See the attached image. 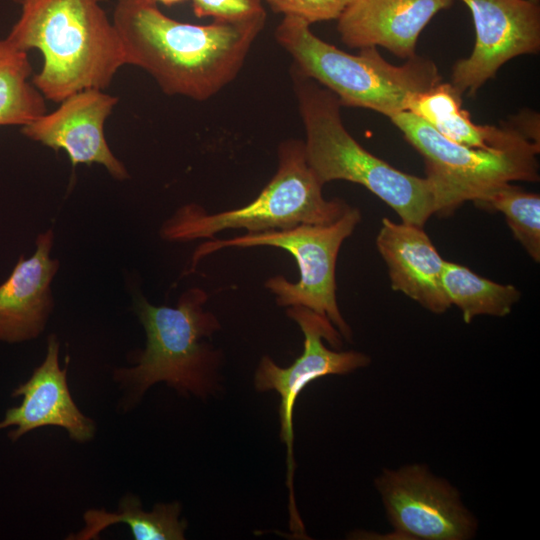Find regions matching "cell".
<instances>
[{
	"mask_svg": "<svg viewBox=\"0 0 540 540\" xmlns=\"http://www.w3.org/2000/svg\"><path fill=\"white\" fill-rule=\"evenodd\" d=\"M265 18L197 25L145 0H116L112 21L126 65L146 71L167 95L205 101L240 72Z\"/></svg>",
	"mask_w": 540,
	"mask_h": 540,
	"instance_id": "obj_1",
	"label": "cell"
},
{
	"mask_svg": "<svg viewBox=\"0 0 540 540\" xmlns=\"http://www.w3.org/2000/svg\"><path fill=\"white\" fill-rule=\"evenodd\" d=\"M104 0H25L6 39L20 50L37 49L41 70L32 83L60 103L85 89H106L124 65L119 33Z\"/></svg>",
	"mask_w": 540,
	"mask_h": 540,
	"instance_id": "obj_2",
	"label": "cell"
},
{
	"mask_svg": "<svg viewBox=\"0 0 540 540\" xmlns=\"http://www.w3.org/2000/svg\"><path fill=\"white\" fill-rule=\"evenodd\" d=\"M207 300L208 294L199 287L183 292L176 307L154 306L142 296L137 298L135 312L146 333V346L134 354V366L113 373L125 394L124 408L139 402L159 382L201 399L220 390L223 353L205 338L219 331L221 324L204 308Z\"/></svg>",
	"mask_w": 540,
	"mask_h": 540,
	"instance_id": "obj_3",
	"label": "cell"
},
{
	"mask_svg": "<svg viewBox=\"0 0 540 540\" xmlns=\"http://www.w3.org/2000/svg\"><path fill=\"white\" fill-rule=\"evenodd\" d=\"M305 128L306 159L324 185L334 180L360 184L391 207L402 222L424 227L438 213V194L428 177L394 168L362 147L345 128L337 97L292 68Z\"/></svg>",
	"mask_w": 540,
	"mask_h": 540,
	"instance_id": "obj_4",
	"label": "cell"
},
{
	"mask_svg": "<svg viewBox=\"0 0 540 540\" xmlns=\"http://www.w3.org/2000/svg\"><path fill=\"white\" fill-rule=\"evenodd\" d=\"M275 38L294 68L332 92L341 106L370 109L387 117L406 111L409 100L439 82L436 65L414 56L400 66L387 62L376 47L349 54L323 41L302 19L284 16Z\"/></svg>",
	"mask_w": 540,
	"mask_h": 540,
	"instance_id": "obj_5",
	"label": "cell"
},
{
	"mask_svg": "<svg viewBox=\"0 0 540 540\" xmlns=\"http://www.w3.org/2000/svg\"><path fill=\"white\" fill-rule=\"evenodd\" d=\"M322 188L307 162L303 141L288 139L278 147L274 176L253 201L215 213L198 204L183 205L163 222L159 233L166 241L190 242L212 239L228 229L256 233L300 224H329L350 205L340 198L325 199Z\"/></svg>",
	"mask_w": 540,
	"mask_h": 540,
	"instance_id": "obj_6",
	"label": "cell"
},
{
	"mask_svg": "<svg viewBox=\"0 0 540 540\" xmlns=\"http://www.w3.org/2000/svg\"><path fill=\"white\" fill-rule=\"evenodd\" d=\"M361 221L358 208L349 206L340 218L329 224H300L283 230L245 233L229 239L212 238L193 252L185 274L195 271L199 262L225 248L271 246L286 250L295 259L299 279L291 282L282 275L269 277L264 286L280 307L302 306L325 316L348 341L352 330L342 316L336 297V262L343 242Z\"/></svg>",
	"mask_w": 540,
	"mask_h": 540,
	"instance_id": "obj_7",
	"label": "cell"
},
{
	"mask_svg": "<svg viewBox=\"0 0 540 540\" xmlns=\"http://www.w3.org/2000/svg\"><path fill=\"white\" fill-rule=\"evenodd\" d=\"M390 119L422 155L426 177L437 189L440 216L453 214L464 202H477L505 183L539 180L537 142L503 149L473 148L447 139L408 111Z\"/></svg>",
	"mask_w": 540,
	"mask_h": 540,
	"instance_id": "obj_8",
	"label": "cell"
},
{
	"mask_svg": "<svg viewBox=\"0 0 540 540\" xmlns=\"http://www.w3.org/2000/svg\"><path fill=\"white\" fill-rule=\"evenodd\" d=\"M286 315L300 328L303 351L288 367L277 365L270 356H263L254 373L258 392L275 391L280 397L278 409L280 440L287 450V487L289 490L290 528L295 533L305 530L296 507L293 488L295 471L293 414L296 400L304 388L316 379L329 375H346L367 367L371 359L358 351L327 348L323 339L339 349L343 337L328 318L302 306L286 308Z\"/></svg>",
	"mask_w": 540,
	"mask_h": 540,
	"instance_id": "obj_9",
	"label": "cell"
},
{
	"mask_svg": "<svg viewBox=\"0 0 540 540\" xmlns=\"http://www.w3.org/2000/svg\"><path fill=\"white\" fill-rule=\"evenodd\" d=\"M393 536L409 540H468L478 521L456 487L424 464L384 469L375 479Z\"/></svg>",
	"mask_w": 540,
	"mask_h": 540,
	"instance_id": "obj_10",
	"label": "cell"
},
{
	"mask_svg": "<svg viewBox=\"0 0 540 540\" xmlns=\"http://www.w3.org/2000/svg\"><path fill=\"white\" fill-rule=\"evenodd\" d=\"M470 10L475 44L469 57L457 61L452 86L474 94L499 68L540 48V7L530 0H461Z\"/></svg>",
	"mask_w": 540,
	"mask_h": 540,
	"instance_id": "obj_11",
	"label": "cell"
},
{
	"mask_svg": "<svg viewBox=\"0 0 540 540\" xmlns=\"http://www.w3.org/2000/svg\"><path fill=\"white\" fill-rule=\"evenodd\" d=\"M118 98L101 89H85L66 97L54 111L22 126L27 138L55 151L64 150L73 166L100 164L117 180L129 177L112 153L104 124Z\"/></svg>",
	"mask_w": 540,
	"mask_h": 540,
	"instance_id": "obj_12",
	"label": "cell"
},
{
	"mask_svg": "<svg viewBox=\"0 0 540 540\" xmlns=\"http://www.w3.org/2000/svg\"><path fill=\"white\" fill-rule=\"evenodd\" d=\"M59 348L57 337L49 335L43 362L12 392L13 397L22 396V402L9 408L0 421V430L15 426L8 434L11 441L46 426L65 429L69 438L78 443L94 438L95 422L79 410L71 396L67 383L68 367L67 363L64 368L59 365Z\"/></svg>",
	"mask_w": 540,
	"mask_h": 540,
	"instance_id": "obj_13",
	"label": "cell"
},
{
	"mask_svg": "<svg viewBox=\"0 0 540 540\" xmlns=\"http://www.w3.org/2000/svg\"><path fill=\"white\" fill-rule=\"evenodd\" d=\"M453 0H352L337 19L341 40L351 48L381 46L404 59L416 56L421 31Z\"/></svg>",
	"mask_w": 540,
	"mask_h": 540,
	"instance_id": "obj_14",
	"label": "cell"
},
{
	"mask_svg": "<svg viewBox=\"0 0 540 540\" xmlns=\"http://www.w3.org/2000/svg\"><path fill=\"white\" fill-rule=\"evenodd\" d=\"M383 218L376 247L388 267L391 288L441 314L451 307L442 284L444 261L423 229Z\"/></svg>",
	"mask_w": 540,
	"mask_h": 540,
	"instance_id": "obj_15",
	"label": "cell"
},
{
	"mask_svg": "<svg viewBox=\"0 0 540 540\" xmlns=\"http://www.w3.org/2000/svg\"><path fill=\"white\" fill-rule=\"evenodd\" d=\"M53 241L52 230L40 233L33 255L21 256L0 285V341L32 340L45 329L54 306L51 282L60 265L50 257Z\"/></svg>",
	"mask_w": 540,
	"mask_h": 540,
	"instance_id": "obj_16",
	"label": "cell"
},
{
	"mask_svg": "<svg viewBox=\"0 0 540 540\" xmlns=\"http://www.w3.org/2000/svg\"><path fill=\"white\" fill-rule=\"evenodd\" d=\"M416 115L447 139L473 148L503 149L530 140L518 127L475 124L462 108V95L451 83H438L409 104Z\"/></svg>",
	"mask_w": 540,
	"mask_h": 540,
	"instance_id": "obj_17",
	"label": "cell"
},
{
	"mask_svg": "<svg viewBox=\"0 0 540 540\" xmlns=\"http://www.w3.org/2000/svg\"><path fill=\"white\" fill-rule=\"evenodd\" d=\"M182 506L179 502L156 503L151 511H145L140 498L126 494L116 511L89 509L83 515L84 527L70 534L67 539L93 540L114 524H126L135 540H183L188 527L181 518Z\"/></svg>",
	"mask_w": 540,
	"mask_h": 540,
	"instance_id": "obj_18",
	"label": "cell"
},
{
	"mask_svg": "<svg viewBox=\"0 0 540 540\" xmlns=\"http://www.w3.org/2000/svg\"><path fill=\"white\" fill-rule=\"evenodd\" d=\"M442 284L450 304L461 310L465 323L478 315L504 317L521 297L513 285L496 283L448 261L443 264Z\"/></svg>",
	"mask_w": 540,
	"mask_h": 540,
	"instance_id": "obj_19",
	"label": "cell"
},
{
	"mask_svg": "<svg viewBox=\"0 0 540 540\" xmlns=\"http://www.w3.org/2000/svg\"><path fill=\"white\" fill-rule=\"evenodd\" d=\"M31 76L27 52L0 40V126H24L47 112L46 99Z\"/></svg>",
	"mask_w": 540,
	"mask_h": 540,
	"instance_id": "obj_20",
	"label": "cell"
},
{
	"mask_svg": "<svg viewBox=\"0 0 540 540\" xmlns=\"http://www.w3.org/2000/svg\"><path fill=\"white\" fill-rule=\"evenodd\" d=\"M479 207L501 212L528 255L540 262V196L505 183L475 202Z\"/></svg>",
	"mask_w": 540,
	"mask_h": 540,
	"instance_id": "obj_21",
	"label": "cell"
},
{
	"mask_svg": "<svg viewBox=\"0 0 540 540\" xmlns=\"http://www.w3.org/2000/svg\"><path fill=\"white\" fill-rule=\"evenodd\" d=\"M262 0H191L196 17L215 21L244 22L266 17Z\"/></svg>",
	"mask_w": 540,
	"mask_h": 540,
	"instance_id": "obj_22",
	"label": "cell"
},
{
	"mask_svg": "<svg viewBox=\"0 0 540 540\" xmlns=\"http://www.w3.org/2000/svg\"><path fill=\"white\" fill-rule=\"evenodd\" d=\"M273 11L296 17L310 25L337 20L352 0H264Z\"/></svg>",
	"mask_w": 540,
	"mask_h": 540,
	"instance_id": "obj_23",
	"label": "cell"
},
{
	"mask_svg": "<svg viewBox=\"0 0 540 540\" xmlns=\"http://www.w3.org/2000/svg\"><path fill=\"white\" fill-rule=\"evenodd\" d=\"M145 1L150 2V3H154V4L161 3V4L165 5V6H173V5L183 3L186 0H145Z\"/></svg>",
	"mask_w": 540,
	"mask_h": 540,
	"instance_id": "obj_24",
	"label": "cell"
},
{
	"mask_svg": "<svg viewBox=\"0 0 540 540\" xmlns=\"http://www.w3.org/2000/svg\"><path fill=\"white\" fill-rule=\"evenodd\" d=\"M9 1H12V2L15 3V4L22 5V4L24 3L25 0H9Z\"/></svg>",
	"mask_w": 540,
	"mask_h": 540,
	"instance_id": "obj_25",
	"label": "cell"
},
{
	"mask_svg": "<svg viewBox=\"0 0 540 540\" xmlns=\"http://www.w3.org/2000/svg\"><path fill=\"white\" fill-rule=\"evenodd\" d=\"M530 1H533V2H538V0H530Z\"/></svg>",
	"mask_w": 540,
	"mask_h": 540,
	"instance_id": "obj_26",
	"label": "cell"
}]
</instances>
